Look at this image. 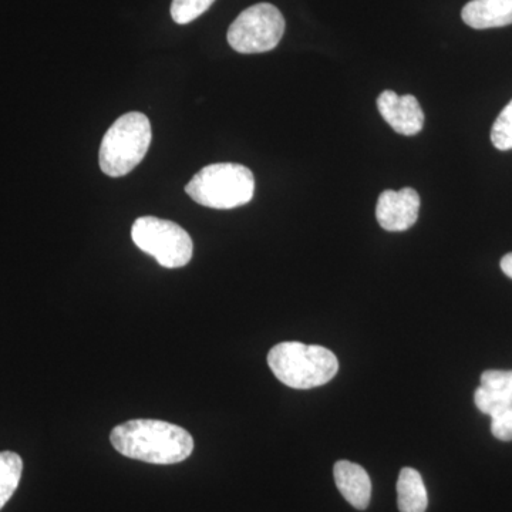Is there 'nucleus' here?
Here are the masks:
<instances>
[{"label":"nucleus","instance_id":"obj_1","mask_svg":"<svg viewBox=\"0 0 512 512\" xmlns=\"http://www.w3.org/2000/svg\"><path fill=\"white\" fill-rule=\"evenodd\" d=\"M110 440L124 457L158 466L181 463L194 451L191 434L163 420L126 421L114 427Z\"/></svg>","mask_w":512,"mask_h":512},{"label":"nucleus","instance_id":"obj_2","mask_svg":"<svg viewBox=\"0 0 512 512\" xmlns=\"http://www.w3.org/2000/svg\"><path fill=\"white\" fill-rule=\"evenodd\" d=\"M268 365L279 382L292 389L323 386L336 376L338 357L329 349L301 342H282L271 349Z\"/></svg>","mask_w":512,"mask_h":512},{"label":"nucleus","instance_id":"obj_3","mask_svg":"<svg viewBox=\"0 0 512 512\" xmlns=\"http://www.w3.org/2000/svg\"><path fill=\"white\" fill-rule=\"evenodd\" d=\"M185 192L204 207L232 210L248 204L254 198L255 178L245 165L212 164L192 177Z\"/></svg>","mask_w":512,"mask_h":512},{"label":"nucleus","instance_id":"obj_4","mask_svg":"<svg viewBox=\"0 0 512 512\" xmlns=\"http://www.w3.org/2000/svg\"><path fill=\"white\" fill-rule=\"evenodd\" d=\"M151 144V124L146 114H124L101 141L99 164L109 177H124L146 157Z\"/></svg>","mask_w":512,"mask_h":512},{"label":"nucleus","instance_id":"obj_5","mask_svg":"<svg viewBox=\"0 0 512 512\" xmlns=\"http://www.w3.org/2000/svg\"><path fill=\"white\" fill-rule=\"evenodd\" d=\"M131 238L141 251L154 256L164 268H183L194 254L190 234L173 221L138 218L131 228Z\"/></svg>","mask_w":512,"mask_h":512},{"label":"nucleus","instance_id":"obj_6","mask_svg":"<svg viewBox=\"0 0 512 512\" xmlns=\"http://www.w3.org/2000/svg\"><path fill=\"white\" fill-rule=\"evenodd\" d=\"M285 19L271 3H258L245 9L228 29V43L242 55L274 50L285 33Z\"/></svg>","mask_w":512,"mask_h":512},{"label":"nucleus","instance_id":"obj_7","mask_svg":"<svg viewBox=\"0 0 512 512\" xmlns=\"http://www.w3.org/2000/svg\"><path fill=\"white\" fill-rule=\"evenodd\" d=\"M419 211L420 195L413 188L386 190L377 201L376 218L386 231L403 232L416 224Z\"/></svg>","mask_w":512,"mask_h":512},{"label":"nucleus","instance_id":"obj_8","mask_svg":"<svg viewBox=\"0 0 512 512\" xmlns=\"http://www.w3.org/2000/svg\"><path fill=\"white\" fill-rule=\"evenodd\" d=\"M377 109L384 121L402 136H416L423 130L424 113L412 94L399 96L392 90H384L377 99Z\"/></svg>","mask_w":512,"mask_h":512},{"label":"nucleus","instance_id":"obj_9","mask_svg":"<svg viewBox=\"0 0 512 512\" xmlns=\"http://www.w3.org/2000/svg\"><path fill=\"white\" fill-rule=\"evenodd\" d=\"M477 409L487 416L512 410V370H487L481 376V386L474 393Z\"/></svg>","mask_w":512,"mask_h":512},{"label":"nucleus","instance_id":"obj_10","mask_svg":"<svg viewBox=\"0 0 512 512\" xmlns=\"http://www.w3.org/2000/svg\"><path fill=\"white\" fill-rule=\"evenodd\" d=\"M336 487L356 510H366L372 498V481L365 468L350 461H338L333 468Z\"/></svg>","mask_w":512,"mask_h":512},{"label":"nucleus","instance_id":"obj_11","mask_svg":"<svg viewBox=\"0 0 512 512\" xmlns=\"http://www.w3.org/2000/svg\"><path fill=\"white\" fill-rule=\"evenodd\" d=\"M461 18L473 29L504 28L512 25V0H471Z\"/></svg>","mask_w":512,"mask_h":512},{"label":"nucleus","instance_id":"obj_12","mask_svg":"<svg viewBox=\"0 0 512 512\" xmlns=\"http://www.w3.org/2000/svg\"><path fill=\"white\" fill-rule=\"evenodd\" d=\"M427 505L429 497L419 471L403 468L397 480V507L400 512H426Z\"/></svg>","mask_w":512,"mask_h":512},{"label":"nucleus","instance_id":"obj_13","mask_svg":"<svg viewBox=\"0 0 512 512\" xmlns=\"http://www.w3.org/2000/svg\"><path fill=\"white\" fill-rule=\"evenodd\" d=\"M23 461L12 451L0 453V510L18 490L22 478Z\"/></svg>","mask_w":512,"mask_h":512},{"label":"nucleus","instance_id":"obj_14","mask_svg":"<svg viewBox=\"0 0 512 512\" xmlns=\"http://www.w3.org/2000/svg\"><path fill=\"white\" fill-rule=\"evenodd\" d=\"M214 2L215 0H173L171 16L178 25H187L200 18Z\"/></svg>","mask_w":512,"mask_h":512},{"label":"nucleus","instance_id":"obj_15","mask_svg":"<svg viewBox=\"0 0 512 512\" xmlns=\"http://www.w3.org/2000/svg\"><path fill=\"white\" fill-rule=\"evenodd\" d=\"M491 141L497 150H512V100L495 120L491 130Z\"/></svg>","mask_w":512,"mask_h":512},{"label":"nucleus","instance_id":"obj_16","mask_svg":"<svg viewBox=\"0 0 512 512\" xmlns=\"http://www.w3.org/2000/svg\"><path fill=\"white\" fill-rule=\"evenodd\" d=\"M491 433L495 439L512 441V410L491 417Z\"/></svg>","mask_w":512,"mask_h":512},{"label":"nucleus","instance_id":"obj_17","mask_svg":"<svg viewBox=\"0 0 512 512\" xmlns=\"http://www.w3.org/2000/svg\"><path fill=\"white\" fill-rule=\"evenodd\" d=\"M501 269L508 278L512 279V252L511 254H507L501 259Z\"/></svg>","mask_w":512,"mask_h":512}]
</instances>
